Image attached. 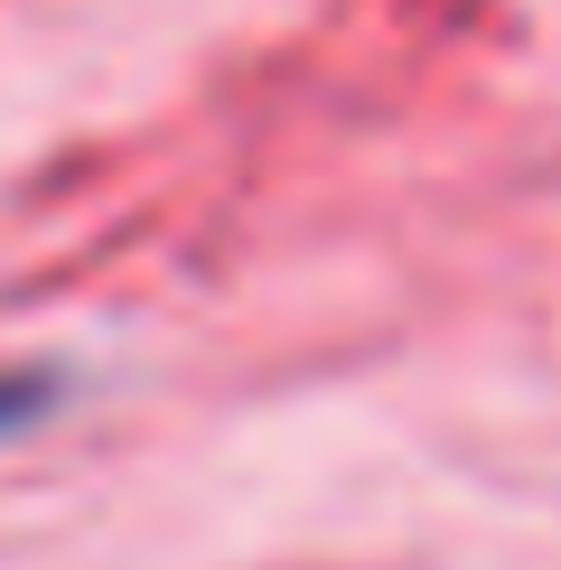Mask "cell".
Listing matches in <instances>:
<instances>
[{"mask_svg": "<svg viewBox=\"0 0 561 570\" xmlns=\"http://www.w3.org/2000/svg\"><path fill=\"white\" fill-rule=\"evenodd\" d=\"M57 402V374H38V365H19V374H0V440L10 431H29V421Z\"/></svg>", "mask_w": 561, "mask_h": 570, "instance_id": "6da1fadb", "label": "cell"}]
</instances>
